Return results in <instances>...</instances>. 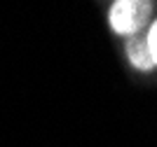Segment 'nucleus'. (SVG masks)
<instances>
[{"label": "nucleus", "instance_id": "obj_3", "mask_svg": "<svg viewBox=\"0 0 157 147\" xmlns=\"http://www.w3.org/2000/svg\"><path fill=\"white\" fill-rule=\"evenodd\" d=\"M148 47H150V54H152V61L157 65V21L150 26V31H148V38H145Z\"/></svg>", "mask_w": 157, "mask_h": 147}, {"label": "nucleus", "instance_id": "obj_1", "mask_svg": "<svg viewBox=\"0 0 157 147\" xmlns=\"http://www.w3.org/2000/svg\"><path fill=\"white\" fill-rule=\"evenodd\" d=\"M150 12H152V2H143V0H120V2H113L110 14H108L110 28L117 35L136 38V33L148 26Z\"/></svg>", "mask_w": 157, "mask_h": 147}, {"label": "nucleus", "instance_id": "obj_2", "mask_svg": "<svg viewBox=\"0 0 157 147\" xmlns=\"http://www.w3.org/2000/svg\"><path fill=\"white\" fill-rule=\"evenodd\" d=\"M127 56L138 70H150L155 61H152V54H150V47L145 42V38H131L127 42Z\"/></svg>", "mask_w": 157, "mask_h": 147}]
</instances>
